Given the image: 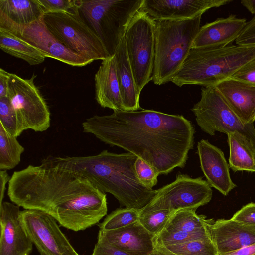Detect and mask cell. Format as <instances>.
I'll return each instance as SVG.
<instances>
[{
  "label": "cell",
  "instance_id": "ba28073f",
  "mask_svg": "<svg viewBox=\"0 0 255 255\" xmlns=\"http://www.w3.org/2000/svg\"><path fill=\"white\" fill-rule=\"evenodd\" d=\"M155 25V20L139 10L131 19L124 37L128 60L140 92L152 80Z\"/></svg>",
  "mask_w": 255,
  "mask_h": 255
},
{
  "label": "cell",
  "instance_id": "d6986e66",
  "mask_svg": "<svg viewBox=\"0 0 255 255\" xmlns=\"http://www.w3.org/2000/svg\"><path fill=\"white\" fill-rule=\"evenodd\" d=\"M115 247L133 255H150L155 248V236L137 221L111 231H99Z\"/></svg>",
  "mask_w": 255,
  "mask_h": 255
},
{
  "label": "cell",
  "instance_id": "e0dca14e",
  "mask_svg": "<svg viewBox=\"0 0 255 255\" xmlns=\"http://www.w3.org/2000/svg\"><path fill=\"white\" fill-rule=\"evenodd\" d=\"M197 152L207 181L223 195H228L236 185L231 178L229 165L224 153L205 139L198 142Z\"/></svg>",
  "mask_w": 255,
  "mask_h": 255
},
{
  "label": "cell",
  "instance_id": "44dd1931",
  "mask_svg": "<svg viewBox=\"0 0 255 255\" xmlns=\"http://www.w3.org/2000/svg\"><path fill=\"white\" fill-rule=\"evenodd\" d=\"M244 124L255 121V86L229 78L215 86Z\"/></svg>",
  "mask_w": 255,
  "mask_h": 255
},
{
  "label": "cell",
  "instance_id": "7a4b0ae2",
  "mask_svg": "<svg viewBox=\"0 0 255 255\" xmlns=\"http://www.w3.org/2000/svg\"><path fill=\"white\" fill-rule=\"evenodd\" d=\"M7 195L18 206L45 212L56 220L82 203L106 196L86 178L43 159L14 171Z\"/></svg>",
  "mask_w": 255,
  "mask_h": 255
},
{
  "label": "cell",
  "instance_id": "3957f363",
  "mask_svg": "<svg viewBox=\"0 0 255 255\" xmlns=\"http://www.w3.org/2000/svg\"><path fill=\"white\" fill-rule=\"evenodd\" d=\"M137 158L129 152L118 154L105 150L95 155H49L43 159L86 178L103 193L113 195L122 206L141 210L154 197L155 190L138 180L134 169Z\"/></svg>",
  "mask_w": 255,
  "mask_h": 255
},
{
  "label": "cell",
  "instance_id": "277c9868",
  "mask_svg": "<svg viewBox=\"0 0 255 255\" xmlns=\"http://www.w3.org/2000/svg\"><path fill=\"white\" fill-rule=\"evenodd\" d=\"M255 58V47L229 45L221 48H191L171 80L178 87L215 86L230 78L242 66Z\"/></svg>",
  "mask_w": 255,
  "mask_h": 255
},
{
  "label": "cell",
  "instance_id": "30bf717a",
  "mask_svg": "<svg viewBox=\"0 0 255 255\" xmlns=\"http://www.w3.org/2000/svg\"><path fill=\"white\" fill-rule=\"evenodd\" d=\"M201 130L214 135L217 131L228 134L239 132L255 145L254 123L244 124L228 106L215 86L202 88L201 99L191 109Z\"/></svg>",
  "mask_w": 255,
  "mask_h": 255
},
{
  "label": "cell",
  "instance_id": "5b68a950",
  "mask_svg": "<svg viewBox=\"0 0 255 255\" xmlns=\"http://www.w3.org/2000/svg\"><path fill=\"white\" fill-rule=\"evenodd\" d=\"M201 16L181 20H155V57L152 81L161 85L171 81L191 49Z\"/></svg>",
  "mask_w": 255,
  "mask_h": 255
},
{
  "label": "cell",
  "instance_id": "ffe728a7",
  "mask_svg": "<svg viewBox=\"0 0 255 255\" xmlns=\"http://www.w3.org/2000/svg\"><path fill=\"white\" fill-rule=\"evenodd\" d=\"M44 14L38 0H0V28L15 35Z\"/></svg>",
  "mask_w": 255,
  "mask_h": 255
},
{
  "label": "cell",
  "instance_id": "5bb4252c",
  "mask_svg": "<svg viewBox=\"0 0 255 255\" xmlns=\"http://www.w3.org/2000/svg\"><path fill=\"white\" fill-rule=\"evenodd\" d=\"M19 206L6 201L0 205V255H29L33 243L20 219Z\"/></svg>",
  "mask_w": 255,
  "mask_h": 255
},
{
  "label": "cell",
  "instance_id": "e575fe53",
  "mask_svg": "<svg viewBox=\"0 0 255 255\" xmlns=\"http://www.w3.org/2000/svg\"><path fill=\"white\" fill-rule=\"evenodd\" d=\"M90 255H133L121 250L108 242L104 237L98 234L93 253Z\"/></svg>",
  "mask_w": 255,
  "mask_h": 255
},
{
  "label": "cell",
  "instance_id": "6da1fadb",
  "mask_svg": "<svg viewBox=\"0 0 255 255\" xmlns=\"http://www.w3.org/2000/svg\"><path fill=\"white\" fill-rule=\"evenodd\" d=\"M82 127L84 132L145 161L159 174L184 168L194 145L195 130L190 121L182 115L152 110L94 115Z\"/></svg>",
  "mask_w": 255,
  "mask_h": 255
},
{
  "label": "cell",
  "instance_id": "4316f807",
  "mask_svg": "<svg viewBox=\"0 0 255 255\" xmlns=\"http://www.w3.org/2000/svg\"><path fill=\"white\" fill-rule=\"evenodd\" d=\"M24 148L0 124V170H10L21 161Z\"/></svg>",
  "mask_w": 255,
  "mask_h": 255
},
{
  "label": "cell",
  "instance_id": "d6a6232c",
  "mask_svg": "<svg viewBox=\"0 0 255 255\" xmlns=\"http://www.w3.org/2000/svg\"><path fill=\"white\" fill-rule=\"evenodd\" d=\"M134 169L138 180L143 185L152 189L156 185L159 174L150 164L137 158L134 164Z\"/></svg>",
  "mask_w": 255,
  "mask_h": 255
},
{
  "label": "cell",
  "instance_id": "ab89813d",
  "mask_svg": "<svg viewBox=\"0 0 255 255\" xmlns=\"http://www.w3.org/2000/svg\"><path fill=\"white\" fill-rule=\"evenodd\" d=\"M10 178L6 170H0V205L3 202L6 185L9 182Z\"/></svg>",
  "mask_w": 255,
  "mask_h": 255
},
{
  "label": "cell",
  "instance_id": "60d3db41",
  "mask_svg": "<svg viewBox=\"0 0 255 255\" xmlns=\"http://www.w3.org/2000/svg\"><path fill=\"white\" fill-rule=\"evenodd\" d=\"M218 255H255V243L236 251Z\"/></svg>",
  "mask_w": 255,
  "mask_h": 255
},
{
  "label": "cell",
  "instance_id": "8992f818",
  "mask_svg": "<svg viewBox=\"0 0 255 255\" xmlns=\"http://www.w3.org/2000/svg\"><path fill=\"white\" fill-rule=\"evenodd\" d=\"M144 0H79L80 16L114 56L126 31Z\"/></svg>",
  "mask_w": 255,
  "mask_h": 255
},
{
  "label": "cell",
  "instance_id": "83f0119b",
  "mask_svg": "<svg viewBox=\"0 0 255 255\" xmlns=\"http://www.w3.org/2000/svg\"><path fill=\"white\" fill-rule=\"evenodd\" d=\"M157 245L174 255H218L216 248L210 238L177 245Z\"/></svg>",
  "mask_w": 255,
  "mask_h": 255
},
{
  "label": "cell",
  "instance_id": "d590c367",
  "mask_svg": "<svg viewBox=\"0 0 255 255\" xmlns=\"http://www.w3.org/2000/svg\"><path fill=\"white\" fill-rule=\"evenodd\" d=\"M230 78L255 86V58L242 66Z\"/></svg>",
  "mask_w": 255,
  "mask_h": 255
},
{
  "label": "cell",
  "instance_id": "7c38bea8",
  "mask_svg": "<svg viewBox=\"0 0 255 255\" xmlns=\"http://www.w3.org/2000/svg\"><path fill=\"white\" fill-rule=\"evenodd\" d=\"M20 219L40 255H80L51 215L40 210L25 209L21 211Z\"/></svg>",
  "mask_w": 255,
  "mask_h": 255
},
{
  "label": "cell",
  "instance_id": "cb8c5ba5",
  "mask_svg": "<svg viewBox=\"0 0 255 255\" xmlns=\"http://www.w3.org/2000/svg\"><path fill=\"white\" fill-rule=\"evenodd\" d=\"M229 167L232 170L255 172V145L239 132L228 133Z\"/></svg>",
  "mask_w": 255,
  "mask_h": 255
},
{
  "label": "cell",
  "instance_id": "ac0fdd59",
  "mask_svg": "<svg viewBox=\"0 0 255 255\" xmlns=\"http://www.w3.org/2000/svg\"><path fill=\"white\" fill-rule=\"evenodd\" d=\"M247 23L245 18L231 14L219 18L200 27L191 48H221L236 41Z\"/></svg>",
  "mask_w": 255,
  "mask_h": 255
},
{
  "label": "cell",
  "instance_id": "836d02e7",
  "mask_svg": "<svg viewBox=\"0 0 255 255\" xmlns=\"http://www.w3.org/2000/svg\"><path fill=\"white\" fill-rule=\"evenodd\" d=\"M79 0H38L44 14L68 12L78 6Z\"/></svg>",
  "mask_w": 255,
  "mask_h": 255
},
{
  "label": "cell",
  "instance_id": "7bdbcfd3",
  "mask_svg": "<svg viewBox=\"0 0 255 255\" xmlns=\"http://www.w3.org/2000/svg\"><path fill=\"white\" fill-rule=\"evenodd\" d=\"M150 255H174L155 244L154 251Z\"/></svg>",
  "mask_w": 255,
  "mask_h": 255
},
{
  "label": "cell",
  "instance_id": "603a6c76",
  "mask_svg": "<svg viewBox=\"0 0 255 255\" xmlns=\"http://www.w3.org/2000/svg\"><path fill=\"white\" fill-rule=\"evenodd\" d=\"M116 73L124 111H136L140 109L138 90L128 60L125 37L114 55Z\"/></svg>",
  "mask_w": 255,
  "mask_h": 255
},
{
  "label": "cell",
  "instance_id": "b9f144b4",
  "mask_svg": "<svg viewBox=\"0 0 255 255\" xmlns=\"http://www.w3.org/2000/svg\"><path fill=\"white\" fill-rule=\"evenodd\" d=\"M241 3L250 12L255 15V0H242Z\"/></svg>",
  "mask_w": 255,
  "mask_h": 255
},
{
  "label": "cell",
  "instance_id": "52a82bcc",
  "mask_svg": "<svg viewBox=\"0 0 255 255\" xmlns=\"http://www.w3.org/2000/svg\"><path fill=\"white\" fill-rule=\"evenodd\" d=\"M42 19L62 44L86 59L92 62L110 57L101 40L80 16L78 6L68 12L45 13Z\"/></svg>",
  "mask_w": 255,
  "mask_h": 255
},
{
  "label": "cell",
  "instance_id": "484cf974",
  "mask_svg": "<svg viewBox=\"0 0 255 255\" xmlns=\"http://www.w3.org/2000/svg\"><path fill=\"white\" fill-rule=\"evenodd\" d=\"M212 219H207L204 215H199L196 210L183 209L173 213L164 230L196 232L208 231V225Z\"/></svg>",
  "mask_w": 255,
  "mask_h": 255
},
{
  "label": "cell",
  "instance_id": "f35d334b",
  "mask_svg": "<svg viewBox=\"0 0 255 255\" xmlns=\"http://www.w3.org/2000/svg\"><path fill=\"white\" fill-rule=\"evenodd\" d=\"M9 73L0 69V98L7 97L8 80Z\"/></svg>",
  "mask_w": 255,
  "mask_h": 255
},
{
  "label": "cell",
  "instance_id": "9a60e30c",
  "mask_svg": "<svg viewBox=\"0 0 255 255\" xmlns=\"http://www.w3.org/2000/svg\"><path fill=\"white\" fill-rule=\"evenodd\" d=\"M16 36L38 49L45 57L72 66L83 67L92 63L62 44L48 29L42 18L25 27Z\"/></svg>",
  "mask_w": 255,
  "mask_h": 255
},
{
  "label": "cell",
  "instance_id": "4fadbf2b",
  "mask_svg": "<svg viewBox=\"0 0 255 255\" xmlns=\"http://www.w3.org/2000/svg\"><path fill=\"white\" fill-rule=\"evenodd\" d=\"M232 0H144L140 10L154 20L194 18L209 9L226 5Z\"/></svg>",
  "mask_w": 255,
  "mask_h": 255
},
{
  "label": "cell",
  "instance_id": "2e32d148",
  "mask_svg": "<svg viewBox=\"0 0 255 255\" xmlns=\"http://www.w3.org/2000/svg\"><path fill=\"white\" fill-rule=\"evenodd\" d=\"M210 237L218 255L232 252L255 243V226L232 219L212 220L208 225Z\"/></svg>",
  "mask_w": 255,
  "mask_h": 255
},
{
  "label": "cell",
  "instance_id": "74e56055",
  "mask_svg": "<svg viewBox=\"0 0 255 255\" xmlns=\"http://www.w3.org/2000/svg\"><path fill=\"white\" fill-rule=\"evenodd\" d=\"M242 224L255 226V203H250L236 212L231 218Z\"/></svg>",
  "mask_w": 255,
  "mask_h": 255
},
{
  "label": "cell",
  "instance_id": "8fae6325",
  "mask_svg": "<svg viewBox=\"0 0 255 255\" xmlns=\"http://www.w3.org/2000/svg\"><path fill=\"white\" fill-rule=\"evenodd\" d=\"M213 191L202 177L193 178L179 174L176 179L158 190L151 201L140 212L166 209L175 212L183 209H196L208 203Z\"/></svg>",
  "mask_w": 255,
  "mask_h": 255
},
{
  "label": "cell",
  "instance_id": "9c48e42d",
  "mask_svg": "<svg viewBox=\"0 0 255 255\" xmlns=\"http://www.w3.org/2000/svg\"><path fill=\"white\" fill-rule=\"evenodd\" d=\"M36 76L23 79L9 73L7 97L16 115L19 130L43 132L50 127V113L34 82Z\"/></svg>",
  "mask_w": 255,
  "mask_h": 255
},
{
  "label": "cell",
  "instance_id": "f1b7e54d",
  "mask_svg": "<svg viewBox=\"0 0 255 255\" xmlns=\"http://www.w3.org/2000/svg\"><path fill=\"white\" fill-rule=\"evenodd\" d=\"M139 214L140 210L126 207L117 209L99 224V231L114 230L128 226L138 221Z\"/></svg>",
  "mask_w": 255,
  "mask_h": 255
},
{
  "label": "cell",
  "instance_id": "d4e9b609",
  "mask_svg": "<svg viewBox=\"0 0 255 255\" xmlns=\"http://www.w3.org/2000/svg\"><path fill=\"white\" fill-rule=\"evenodd\" d=\"M0 48L3 52L22 59L30 65L41 64L46 58L38 49L19 37L2 28H0Z\"/></svg>",
  "mask_w": 255,
  "mask_h": 255
},
{
  "label": "cell",
  "instance_id": "4dcf8cb0",
  "mask_svg": "<svg viewBox=\"0 0 255 255\" xmlns=\"http://www.w3.org/2000/svg\"><path fill=\"white\" fill-rule=\"evenodd\" d=\"M208 238H210L208 231L189 232L163 230L155 237V243L161 246L177 245Z\"/></svg>",
  "mask_w": 255,
  "mask_h": 255
},
{
  "label": "cell",
  "instance_id": "7402d4cb",
  "mask_svg": "<svg viewBox=\"0 0 255 255\" xmlns=\"http://www.w3.org/2000/svg\"><path fill=\"white\" fill-rule=\"evenodd\" d=\"M94 80L95 98L98 103L103 108L113 111H124L114 56L102 61Z\"/></svg>",
  "mask_w": 255,
  "mask_h": 255
},
{
  "label": "cell",
  "instance_id": "1f68e13d",
  "mask_svg": "<svg viewBox=\"0 0 255 255\" xmlns=\"http://www.w3.org/2000/svg\"><path fill=\"white\" fill-rule=\"evenodd\" d=\"M0 124L8 132L16 137L21 134L16 114L7 97L0 98Z\"/></svg>",
  "mask_w": 255,
  "mask_h": 255
},
{
  "label": "cell",
  "instance_id": "8d00e7d4",
  "mask_svg": "<svg viewBox=\"0 0 255 255\" xmlns=\"http://www.w3.org/2000/svg\"><path fill=\"white\" fill-rule=\"evenodd\" d=\"M235 41L237 45L255 47V16L247 22Z\"/></svg>",
  "mask_w": 255,
  "mask_h": 255
},
{
  "label": "cell",
  "instance_id": "f546056e",
  "mask_svg": "<svg viewBox=\"0 0 255 255\" xmlns=\"http://www.w3.org/2000/svg\"><path fill=\"white\" fill-rule=\"evenodd\" d=\"M174 213L166 209L140 212L138 221L146 230L156 237L164 230Z\"/></svg>",
  "mask_w": 255,
  "mask_h": 255
}]
</instances>
